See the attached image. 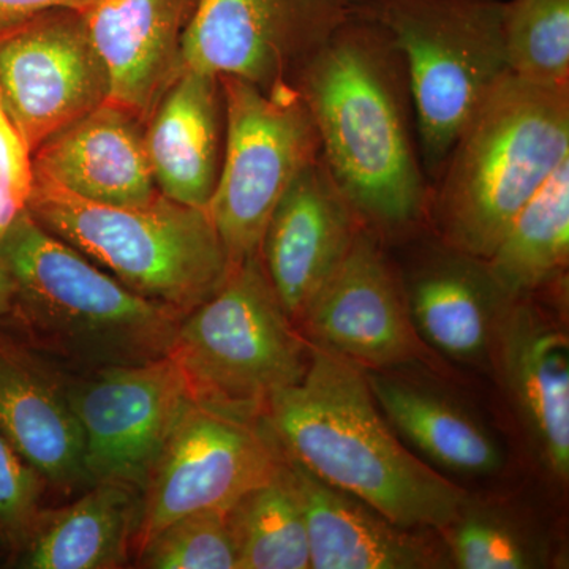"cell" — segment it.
Here are the masks:
<instances>
[{
    "mask_svg": "<svg viewBox=\"0 0 569 569\" xmlns=\"http://www.w3.org/2000/svg\"><path fill=\"white\" fill-rule=\"evenodd\" d=\"M293 86L316 123L321 159L365 227L385 241L427 222L430 182L415 142L410 82L388 33L351 14Z\"/></svg>",
    "mask_w": 569,
    "mask_h": 569,
    "instance_id": "6da1fadb",
    "label": "cell"
},
{
    "mask_svg": "<svg viewBox=\"0 0 569 569\" xmlns=\"http://www.w3.org/2000/svg\"><path fill=\"white\" fill-rule=\"evenodd\" d=\"M264 415L291 458L397 526L447 529L470 500L399 440L365 369L335 351L312 346L302 380L271 396Z\"/></svg>",
    "mask_w": 569,
    "mask_h": 569,
    "instance_id": "7a4b0ae2",
    "label": "cell"
},
{
    "mask_svg": "<svg viewBox=\"0 0 569 569\" xmlns=\"http://www.w3.org/2000/svg\"><path fill=\"white\" fill-rule=\"evenodd\" d=\"M569 159V86L507 73L462 127L430 183L427 222L488 260L509 223Z\"/></svg>",
    "mask_w": 569,
    "mask_h": 569,
    "instance_id": "3957f363",
    "label": "cell"
},
{
    "mask_svg": "<svg viewBox=\"0 0 569 569\" xmlns=\"http://www.w3.org/2000/svg\"><path fill=\"white\" fill-rule=\"evenodd\" d=\"M11 312L33 350L86 370L170 355L182 317L141 298L24 211L0 241Z\"/></svg>",
    "mask_w": 569,
    "mask_h": 569,
    "instance_id": "277c9868",
    "label": "cell"
},
{
    "mask_svg": "<svg viewBox=\"0 0 569 569\" xmlns=\"http://www.w3.org/2000/svg\"><path fill=\"white\" fill-rule=\"evenodd\" d=\"M28 211L123 287L182 318L231 271L208 209L162 193L146 204L110 206L33 176Z\"/></svg>",
    "mask_w": 569,
    "mask_h": 569,
    "instance_id": "5b68a950",
    "label": "cell"
},
{
    "mask_svg": "<svg viewBox=\"0 0 569 569\" xmlns=\"http://www.w3.org/2000/svg\"><path fill=\"white\" fill-rule=\"evenodd\" d=\"M406 62L422 168L436 179L456 138L509 73L503 0H348ZM432 183V181H430Z\"/></svg>",
    "mask_w": 569,
    "mask_h": 569,
    "instance_id": "8992f818",
    "label": "cell"
},
{
    "mask_svg": "<svg viewBox=\"0 0 569 569\" xmlns=\"http://www.w3.org/2000/svg\"><path fill=\"white\" fill-rule=\"evenodd\" d=\"M170 356L193 399L264 410L271 396L302 380L310 348L258 253L233 266L222 287L182 318Z\"/></svg>",
    "mask_w": 569,
    "mask_h": 569,
    "instance_id": "52a82bcc",
    "label": "cell"
},
{
    "mask_svg": "<svg viewBox=\"0 0 569 569\" xmlns=\"http://www.w3.org/2000/svg\"><path fill=\"white\" fill-rule=\"evenodd\" d=\"M219 78L227 130L208 212L233 268L260 253L269 217L321 148L316 123L295 88L268 93L238 78Z\"/></svg>",
    "mask_w": 569,
    "mask_h": 569,
    "instance_id": "ba28073f",
    "label": "cell"
},
{
    "mask_svg": "<svg viewBox=\"0 0 569 569\" xmlns=\"http://www.w3.org/2000/svg\"><path fill=\"white\" fill-rule=\"evenodd\" d=\"M287 460L264 410L190 400L142 490L140 550L173 520L230 509L277 477Z\"/></svg>",
    "mask_w": 569,
    "mask_h": 569,
    "instance_id": "9c48e42d",
    "label": "cell"
},
{
    "mask_svg": "<svg viewBox=\"0 0 569 569\" xmlns=\"http://www.w3.org/2000/svg\"><path fill=\"white\" fill-rule=\"evenodd\" d=\"M66 376L84 437L89 485L121 482L144 490L176 422L192 400L170 355L141 365Z\"/></svg>",
    "mask_w": 569,
    "mask_h": 569,
    "instance_id": "30bf717a",
    "label": "cell"
},
{
    "mask_svg": "<svg viewBox=\"0 0 569 569\" xmlns=\"http://www.w3.org/2000/svg\"><path fill=\"white\" fill-rule=\"evenodd\" d=\"M351 17L348 0H200L182 43V69L233 77L271 93Z\"/></svg>",
    "mask_w": 569,
    "mask_h": 569,
    "instance_id": "8fae6325",
    "label": "cell"
},
{
    "mask_svg": "<svg viewBox=\"0 0 569 569\" xmlns=\"http://www.w3.org/2000/svg\"><path fill=\"white\" fill-rule=\"evenodd\" d=\"M108 96L107 67L78 11H44L0 31V99L31 153Z\"/></svg>",
    "mask_w": 569,
    "mask_h": 569,
    "instance_id": "7c38bea8",
    "label": "cell"
},
{
    "mask_svg": "<svg viewBox=\"0 0 569 569\" xmlns=\"http://www.w3.org/2000/svg\"><path fill=\"white\" fill-rule=\"evenodd\" d=\"M312 346L335 351L365 370H391L422 356L408 312L402 274L383 239L362 227L346 260L299 320Z\"/></svg>",
    "mask_w": 569,
    "mask_h": 569,
    "instance_id": "4fadbf2b",
    "label": "cell"
},
{
    "mask_svg": "<svg viewBox=\"0 0 569 569\" xmlns=\"http://www.w3.org/2000/svg\"><path fill=\"white\" fill-rule=\"evenodd\" d=\"M365 227L321 156L302 168L266 224L260 258L269 282L298 326Z\"/></svg>",
    "mask_w": 569,
    "mask_h": 569,
    "instance_id": "5bb4252c",
    "label": "cell"
},
{
    "mask_svg": "<svg viewBox=\"0 0 569 569\" xmlns=\"http://www.w3.org/2000/svg\"><path fill=\"white\" fill-rule=\"evenodd\" d=\"M489 359L542 466L569 475L568 337L529 298L515 299L493 336Z\"/></svg>",
    "mask_w": 569,
    "mask_h": 569,
    "instance_id": "9a60e30c",
    "label": "cell"
},
{
    "mask_svg": "<svg viewBox=\"0 0 569 569\" xmlns=\"http://www.w3.org/2000/svg\"><path fill=\"white\" fill-rule=\"evenodd\" d=\"M400 274L422 343L458 362L489 358L497 326L515 299L498 284L486 260L438 239Z\"/></svg>",
    "mask_w": 569,
    "mask_h": 569,
    "instance_id": "2e32d148",
    "label": "cell"
},
{
    "mask_svg": "<svg viewBox=\"0 0 569 569\" xmlns=\"http://www.w3.org/2000/svg\"><path fill=\"white\" fill-rule=\"evenodd\" d=\"M200 0H97L82 13L110 78L108 102L142 122L182 70V43Z\"/></svg>",
    "mask_w": 569,
    "mask_h": 569,
    "instance_id": "e0dca14e",
    "label": "cell"
},
{
    "mask_svg": "<svg viewBox=\"0 0 569 569\" xmlns=\"http://www.w3.org/2000/svg\"><path fill=\"white\" fill-rule=\"evenodd\" d=\"M0 433L44 485L71 492L89 485L84 437L66 376L44 355L0 336Z\"/></svg>",
    "mask_w": 569,
    "mask_h": 569,
    "instance_id": "ac0fdd59",
    "label": "cell"
},
{
    "mask_svg": "<svg viewBox=\"0 0 569 569\" xmlns=\"http://www.w3.org/2000/svg\"><path fill=\"white\" fill-rule=\"evenodd\" d=\"M287 467L305 512L310 568L430 569L451 563L445 542L432 538L436 530L397 526L288 452Z\"/></svg>",
    "mask_w": 569,
    "mask_h": 569,
    "instance_id": "d6986e66",
    "label": "cell"
},
{
    "mask_svg": "<svg viewBox=\"0 0 569 569\" xmlns=\"http://www.w3.org/2000/svg\"><path fill=\"white\" fill-rule=\"evenodd\" d=\"M144 126L107 100L41 142L32 153L33 176L96 203H149L159 190L146 153Z\"/></svg>",
    "mask_w": 569,
    "mask_h": 569,
    "instance_id": "ffe728a7",
    "label": "cell"
},
{
    "mask_svg": "<svg viewBox=\"0 0 569 569\" xmlns=\"http://www.w3.org/2000/svg\"><path fill=\"white\" fill-rule=\"evenodd\" d=\"M224 130L220 78L179 71L144 126L146 153L159 193L208 209L222 168Z\"/></svg>",
    "mask_w": 569,
    "mask_h": 569,
    "instance_id": "44dd1931",
    "label": "cell"
},
{
    "mask_svg": "<svg viewBox=\"0 0 569 569\" xmlns=\"http://www.w3.org/2000/svg\"><path fill=\"white\" fill-rule=\"evenodd\" d=\"M367 383L389 426L422 458L460 477H490L503 452L488 427L458 400L387 370H365Z\"/></svg>",
    "mask_w": 569,
    "mask_h": 569,
    "instance_id": "7402d4cb",
    "label": "cell"
},
{
    "mask_svg": "<svg viewBox=\"0 0 569 569\" xmlns=\"http://www.w3.org/2000/svg\"><path fill=\"white\" fill-rule=\"evenodd\" d=\"M141 507V490L96 482L73 503L40 512L18 563L28 569L122 568L134 546Z\"/></svg>",
    "mask_w": 569,
    "mask_h": 569,
    "instance_id": "603a6c76",
    "label": "cell"
},
{
    "mask_svg": "<svg viewBox=\"0 0 569 569\" xmlns=\"http://www.w3.org/2000/svg\"><path fill=\"white\" fill-rule=\"evenodd\" d=\"M569 261V159L509 223L486 260L511 299L529 298L567 272Z\"/></svg>",
    "mask_w": 569,
    "mask_h": 569,
    "instance_id": "cb8c5ba5",
    "label": "cell"
},
{
    "mask_svg": "<svg viewBox=\"0 0 569 569\" xmlns=\"http://www.w3.org/2000/svg\"><path fill=\"white\" fill-rule=\"evenodd\" d=\"M228 522L238 569L310 568L305 512L288 477L287 460L277 477L228 509Z\"/></svg>",
    "mask_w": 569,
    "mask_h": 569,
    "instance_id": "d4e9b609",
    "label": "cell"
},
{
    "mask_svg": "<svg viewBox=\"0 0 569 569\" xmlns=\"http://www.w3.org/2000/svg\"><path fill=\"white\" fill-rule=\"evenodd\" d=\"M509 73L545 86H569V0H503Z\"/></svg>",
    "mask_w": 569,
    "mask_h": 569,
    "instance_id": "484cf974",
    "label": "cell"
},
{
    "mask_svg": "<svg viewBox=\"0 0 569 569\" xmlns=\"http://www.w3.org/2000/svg\"><path fill=\"white\" fill-rule=\"evenodd\" d=\"M443 537L449 560L462 569H530L541 567L545 550L515 520L488 508L463 505Z\"/></svg>",
    "mask_w": 569,
    "mask_h": 569,
    "instance_id": "4316f807",
    "label": "cell"
},
{
    "mask_svg": "<svg viewBox=\"0 0 569 569\" xmlns=\"http://www.w3.org/2000/svg\"><path fill=\"white\" fill-rule=\"evenodd\" d=\"M149 569H238L228 509H206L163 527L138 550Z\"/></svg>",
    "mask_w": 569,
    "mask_h": 569,
    "instance_id": "83f0119b",
    "label": "cell"
},
{
    "mask_svg": "<svg viewBox=\"0 0 569 569\" xmlns=\"http://www.w3.org/2000/svg\"><path fill=\"white\" fill-rule=\"evenodd\" d=\"M44 486L0 433V556H20L39 519Z\"/></svg>",
    "mask_w": 569,
    "mask_h": 569,
    "instance_id": "f1b7e54d",
    "label": "cell"
},
{
    "mask_svg": "<svg viewBox=\"0 0 569 569\" xmlns=\"http://www.w3.org/2000/svg\"><path fill=\"white\" fill-rule=\"evenodd\" d=\"M33 189L32 153L0 99V241L28 211Z\"/></svg>",
    "mask_w": 569,
    "mask_h": 569,
    "instance_id": "f546056e",
    "label": "cell"
},
{
    "mask_svg": "<svg viewBox=\"0 0 569 569\" xmlns=\"http://www.w3.org/2000/svg\"><path fill=\"white\" fill-rule=\"evenodd\" d=\"M97 0H0V31L32 20L44 11L73 10L86 13Z\"/></svg>",
    "mask_w": 569,
    "mask_h": 569,
    "instance_id": "4dcf8cb0",
    "label": "cell"
},
{
    "mask_svg": "<svg viewBox=\"0 0 569 569\" xmlns=\"http://www.w3.org/2000/svg\"><path fill=\"white\" fill-rule=\"evenodd\" d=\"M11 306H13V287L9 276L0 266V317L11 313Z\"/></svg>",
    "mask_w": 569,
    "mask_h": 569,
    "instance_id": "1f68e13d",
    "label": "cell"
}]
</instances>
